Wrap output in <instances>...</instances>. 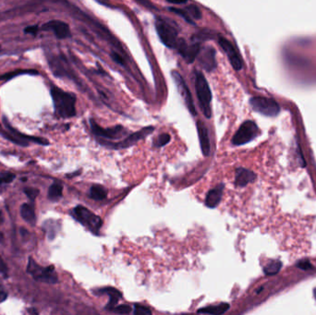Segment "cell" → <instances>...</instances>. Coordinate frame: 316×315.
Segmentation results:
<instances>
[{
    "mask_svg": "<svg viewBox=\"0 0 316 315\" xmlns=\"http://www.w3.org/2000/svg\"><path fill=\"white\" fill-rule=\"evenodd\" d=\"M50 94L56 115L62 119H70L75 117V95L65 92L56 86L51 87Z\"/></svg>",
    "mask_w": 316,
    "mask_h": 315,
    "instance_id": "obj_1",
    "label": "cell"
},
{
    "mask_svg": "<svg viewBox=\"0 0 316 315\" xmlns=\"http://www.w3.org/2000/svg\"><path fill=\"white\" fill-rule=\"evenodd\" d=\"M195 89L197 94V98L200 105L202 112L206 119H210L212 117V108H211V102H212V92L210 86L208 84V81L206 80L205 75L201 71L195 70Z\"/></svg>",
    "mask_w": 316,
    "mask_h": 315,
    "instance_id": "obj_2",
    "label": "cell"
},
{
    "mask_svg": "<svg viewBox=\"0 0 316 315\" xmlns=\"http://www.w3.org/2000/svg\"><path fill=\"white\" fill-rule=\"evenodd\" d=\"M71 215L75 218V220L85 226L87 230H90L93 234H100L101 227L103 225V220L100 216L81 205H78L73 208V210L71 211Z\"/></svg>",
    "mask_w": 316,
    "mask_h": 315,
    "instance_id": "obj_3",
    "label": "cell"
},
{
    "mask_svg": "<svg viewBox=\"0 0 316 315\" xmlns=\"http://www.w3.org/2000/svg\"><path fill=\"white\" fill-rule=\"evenodd\" d=\"M3 122H4V125H5L7 130H2L0 128V134L13 144L20 145V146H27L30 142H35V144H38V145H49V141L45 140L44 138L28 136L23 134V133H20V131H18L12 126L10 125L9 120H7L5 117L3 118Z\"/></svg>",
    "mask_w": 316,
    "mask_h": 315,
    "instance_id": "obj_4",
    "label": "cell"
},
{
    "mask_svg": "<svg viewBox=\"0 0 316 315\" xmlns=\"http://www.w3.org/2000/svg\"><path fill=\"white\" fill-rule=\"evenodd\" d=\"M155 130V128L149 126V127H146L143 129L132 133L131 135L128 136L124 140H121V141H110V140H104V139H101V138H97L98 142L101 145L105 146L108 149H112V150H121V149H126V148H129L131 147L133 145H136L138 141H140V140L145 139L146 137L148 135H150L151 133H153V131Z\"/></svg>",
    "mask_w": 316,
    "mask_h": 315,
    "instance_id": "obj_5",
    "label": "cell"
},
{
    "mask_svg": "<svg viewBox=\"0 0 316 315\" xmlns=\"http://www.w3.org/2000/svg\"><path fill=\"white\" fill-rule=\"evenodd\" d=\"M27 272L30 274L35 280L47 283V284H56L59 282L58 274L55 272V267L53 265L50 266H41L36 264L33 258H29Z\"/></svg>",
    "mask_w": 316,
    "mask_h": 315,
    "instance_id": "obj_6",
    "label": "cell"
},
{
    "mask_svg": "<svg viewBox=\"0 0 316 315\" xmlns=\"http://www.w3.org/2000/svg\"><path fill=\"white\" fill-rule=\"evenodd\" d=\"M155 26L161 43L168 48H175L179 41V33L175 27L161 19L156 20Z\"/></svg>",
    "mask_w": 316,
    "mask_h": 315,
    "instance_id": "obj_7",
    "label": "cell"
},
{
    "mask_svg": "<svg viewBox=\"0 0 316 315\" xmlns=\"http://www.w3.org/2000/svg\"><path fill=\"white\" fill-rule=\"evenodd\" d=\"M259 134L258 126L251 120H247L241 124L235 135L232 138V145L240 146L254 140Z\"/></svg>",
    "mask_w": 316,
    "mask_h": 315,
    "instance_id": "obj_8",
    "label": "cell"
},
{
    "mask_svg": "<svg viewBox=\"0 0 316 315\" xmlns=\"http://www.w3.org/2000/svg\"><path fill=\"white\" fill-rule=\"evenodd\" d=\"M90 126L92 132L96 138H101L104 140H121L127 134V130L123 126L117 125L111 128L104 129L98 125L94 120H90Z\"/></svg>",
    "mask_w": 316,
    "mask_h": 315,
    "instance_id": "obj_9",
    "label": "cell"
},
{
    "mask_svg": "<svg viewBox=\"0 0 316 315\" xmlns=\"http://www.w3.org/2000/svg\"><path fill=\"white\" fill-rule=\"evenodd\" d=\"M250 104L253 110L266 117H276L280 111L278 104L271 98L256 96L251 98Z\"/></svg>",
    "mask_w": 316,
    "mask_h": 315,
    "instance_id": "obj_10",
    "label": "cell"
},
{
    "mask_svg": "<svg viewBox=\"0 0 316 315\" xmlns=\"http://www.w3.org/2000/svg\"><path fill=\"white\" fill-rule=\"evenodd\" d=\"M171 74H172L173 80L175 81L176 85L178 87V89L180 91V93L184 99L187 108L191 112V115L197 116V111H196L195 105L193 103L192 95H191V91L187 85L185 80L182 78V76L176 70L172 71Z\"/></svg>",
    "mask_w": 316,
    "mask_h": 315,
    "instance_id": "obj_11",
    "label": "cell"
},
{
    "mask_svg": "<svg viewBox=\"0 0 316 315\" xmlns=\"http://www.w3.org/2000/svg\"><path fill=\"white\" fill-rule=\"evenodd\" d=\"M218 44L227 55L232 68L235 70H241L242 69L243 63H242L241 55L238 53V51L234 47V45H232L229 41L224 38V37L218 38Z\"/></svg>",
    "mask_w": 316,
    "mask_h": 315,
    "instance_id": "obj_12",
    "label": "cell"
},
{
    "mask_svg": "<svg viewBox=\"0 0 316 315\" xmlns=\"http://www.w3.org/2000/svg\"><path fill=\"white\" fill-rule=\"evenodd\" d=\"M175 48L178 49L180 55H181V56L189 64H191L195 60L196 58L198 56L200 51H201V46H200L199 44L188 45L186 43L185 40H183V39H179Z\"/></svg>",
    "mask_w": 316,
    "mask_h": 315,
    "instance_id": "obj_13",
    "label": "cell"
},
{
    "mask_svg": "<svg viewBox=\"0 0 316 315\" xmlns=\"http://www.w3.org/2000/svg\"><path fill=\"white\" fill-rule=\"evenodd\" d=\"M44 31H52L59 39H66L71 36L70 26L62 20H51L42 26Z\"/></svg>",
    "mask_w": 316,
    "mask_h": 315,
    "instance_id": "obj_14",
    "label": "cell"
},
{
    "mask_svg": "<svg viewBox=\"0 0 316 315\" xmlns=\"http://www.w3.org/2000/svg\"><path fill=\"white\" fill-rule=\"evenodd\" d=\"M94 293L96 295H107L109 297V301L105 307V310H112L114 307L118 305L119 300L122 298V293L121 291L112 287L97 289V290H94Z\"/></svg>",
    "mask_w": 316,
    "mask_h": 315,
    "instance_id": "obj_15",
    "label": "cell"
},
{
    "mask_svg": "<svg viewBox=\"0 0 316 315\" xmlns=\"http://www.w3.org/2000/svg\"><path fill=\"white\" fill-rule=\"evenodd\" d=\"M199 62L200 65L206 70V71H213L216 68V51L213 47H206V49L199 53Z\"/></svg>",
    "mask_w": 316,
    "mask_h": 315,
    "instance_id": "obj_16",
    "label": "cell"
},
{
    "mask_svg": "<svg viewBox=\"0 0 316 315\" xmlns=\"http://www.w3.org/2000/svg\"><path fill=\"white\" fill-rule=\"evenodd\" d=\"M196 126H197V132H198L202 153L205 156H209L211 154V145L208 130L205 125V123L200 120L197 122Z\"/></svg>",
    "mask_w": 316,
    "mask_h": 315,
    "instance_id": "obj_17",
    "label": "cell"
},
{
    "mask_svg": "<svg viewBox=\"0 0 316 315\" xmlns=\"http://www.w3.org/2000/svg\"><path fill=\"white\" fill-rule=\"evenodd\" d=\"M224 188H225V185L223 183H220L219 185L216 186L214 189H212L207 192L206 200H205L206 207L212 208V209L217 207V205L220 204L223 192H224Z\"/></svg>",
    "mask_w": 316,
    "mask_h": 315,
    "instance_id": "obj_18",
    "label": "cell"
},
{
    "mask_svg": "<svg viewBox=\"0 0 316 315\" xmlns=\"http://www.w3.org/2000/svg\"><path fill=\"white\" fill-rule=\"evenodd\" d=\"M256 180V175L252 171L244 167H238L235 176V184L238 187H245Z\"/></svg>",
    "mask_w": 316,
    "mask_h": 315,
    "instance_id": "obj_19",
    "label": "cell"
},
{
    "mask_svg": "<svg viewBox=\"0 0 316 315\" xmlns=\"http://www.w3.org/2000/svg\"><path fill=\"white\" fill-rule=\"evenodd\" d=\"M20 215L22 218L32 225H35L36 216H35V205L32 204H23L20 207Z\"/></svg>",
    "mask_w": 316,
    "mask_h": 315,
    "instance_id": "obj_20",
    "label": "cell"
},
{
    "mask_svg": "<svg viewBox=\"0 0 316 315\" xmlns=\"http://www.w3.org/2000/svg\"><path fill=\"white\" fill-rule=\"evenodd\" d=\"M229 307L231 306L228 303H220L218 305H211L202 308L200 310H198L197 312L198 313H207V314H223L229 310Z\"/></svg>",
    "mask_w": 316,
    "mask_h": 315,
    "instance_id": "obj_21",
    "label": "cell"
},
{
    "mask_svg": "<svg viewBox=\"0 0 316 315\" xmlns=\"http://www.w3.org/2000/svg\"><path fill=\"white\" fill-rule=\"evenodd\" d=\"M89 196H90L91 199H93V200H105L106 196H107V190H105L103 186L96 184V185H93L91 187Z\"/></svg>",
    "mask_w": 316,
    "mask_h": 315,
    "instance_id": "obj_22",
    "label": "cell"
},
{
    "mask_svg": "<svg viewBox=\"0 0 316 315\" xmlns=\"http://www.w3.org/2000/svg\"><path fill=\"white\" fill-rule=\"evenodd\" d=\"M62 193H63V186L59 182H55L49 188L48 198H49V200L56 202L62 197Z\"/></svg>",
    "mask_w": 316,
    "mask_h": 315,
    "instance_id": "obj_23",
    "label": "cell"
},
{
    "mask_svg": "<svg viewBox=\"0 0 316 315\" xmlns=\"http://www.w3.org/2000/svg\"><path fill=\"white\" fill-rule=\"evenodd\" d=\"M282 267V263L280 261L274 260L271 261L269 264L266 265V267L264 268L265 274L267 275H273L277 274L280 271Z\"/></svg>",
    "mask_w": 316,
    "mask_h": 315,
    "instance_id": "obj_24",
    "label": "cell"
},
{
    "mask_svg": "<svg viewBox=\"0 0 316 315\" xmlns=\"http://www.w3.org/2000/svg\"><path fill=\"white\" fill-rule=\"evenodd\" d=\"M22 74H38L37 71L35 70H15V71H11L9 73H6L4 75L0 76V80H9L17 76L22 75Z\"/></svg>",
    "mask_w": 316,
    "mask_h": 315,
    "instance_id": "obj_25",
    "label": "cell"
},
{
    "mask_svg": "<svg viewBox=\"0 0 316 315\" xmlns=\"http://www.w3.org/2000/svg\"><path fill=\"white\" fill-rule=\"evenodd\" d=\"M170 140L171 137L169 134L162 133L158 137H156L155 140H153V145H154V147L160 148V147H163V146H165L167 144H169Z\"/></svg>",
    "mask_w": 316,
    "mask_h": 315,
    "instance_id": "obj_26",
    "label": "cell"
},
{
    "mask_svg": "<svg viewBox=\"0 0 316 315\" xmlns=\"http://www.w3.org/2000/svg\"><path fill=\"white\" fill-rule=\"evenodd\" d=\"M185 10L188 12L189 16L191 17V20H200V19H202L201 10L197 6H188L187 8H185Z\"/></svg>",
    "mask_w": 316,
    "mask_h": 315,
    "instance_id": "obj_27",
    "label": "cell"
},
{
    "mask_svg": "<svg viewBox=\"0 0 316 315\" xmlns=\"http://www.w3.org/2000/svg\"><path fill=\"white\" fill-rule=\"evenodd\" d=\"M168 10L172 11V12H174L176 14H178V15L181 16L182 17L184 20L187 21V22H189V23H191V24H194V21L193 20H191V17L189 16L188 14V12L186 11L185 9H177V8H173V7H170V8H168Z\"/></svg>",
    "mask_w": 316,
    "mask_h": 315,
    "instance_id": "obj_28",
    "label": "cell"
},
{
    "mask_svg": "<svg viewBox=\"0 0 316 315\" xmlns=\"http://www.w3.org/2000/svg\"><path fill=\"white\" fill-rule=\"evenodd\" d=\"M133 313L135 315H151L152 314V310L146 306L140 305V304L137 303V304H134Z\"/></svg>",
    "mask_w": 316,
    "mask_h": 315,
    "instance_id": "obj_29",
    "label": "cell"
},
{
    "mask_svg": "<svg viewBox=\"0 0 316 315\" xmlns=\"http://www.w3.org/2000/svg\"><path fill=\"white\" fill-rule=\"evenodd\" d=\"M15 179V175L11 172L0 173V184H9Z\"/></svg>",
    "mask_w": 316,
    "mask_h": 315,
    "instance_id": "obj_30",
    "label": "cell"
},
{
    "mask_svg": "<svg viewBox=\"0 0 316 315\" xmlns=\"http://www.w3.org/2000/svg\"><path fill=\"white\" fill-rule=\"evenodd\" d=\"M131 310H132V308L131 306L123 304V305L116 306L111 311H113L115 313H119V314H127V313H130Z\"/></svg>",
    "mask_w": 316,
    "mask_h": 315,
    "instance_id": "obj_31",
    "label": "cell"
},
{
    "mask_svg": "<svg viewBox=\"0 0 316 315\" xmlns=\"http://www.w3.org/2000/svg\"><path fill=\"white\" fill-rule=\"evenodd\" d=\"M24 193L30 199L31 202L34 203L35 199H36V197L39 194V190L33 189V188H26V189H24Z\"/></svg>",
    "mask_w": 316,
    "mask_h": 315,
    "instance_id": "obj_32",
    "label": "cell"
},
{
    "mask_svg": "<svg viewBox=\"0 0 316 315\" xmlns=\"http://www.w3.org/2000/svg\"><path fill=\"white\" fill-rule=\"evenodd\" d=\"M297 267L300 268L301 270H309V269L311 268V263L308 260H301L300 262H298Z\"/></svg>",
    "mask_w": 316,
    "mask_h": 315,
    "instance_id": "obj_33",
    "label": "cell"
},
{
    "mask_svg": "<svg viewBox=\"0 0 316 315\" xmlns=\"http://www.w3.org/2000/svg\"><path fill=\"white\" fill-rule=\"evenodd\" d=\"M111 58H112V60L115 61L116 63H118V64H120V65H125L124 60L122 59V56H121V55H120L119 53H116V52L111 53Z\"/></svg>",
    "mask_w": 316,
    "mask_h": 315,
    "instance_id": "obj_34",
    "label": "cell"
},
{
    "mask_svg": "<svg viewBox=\"0 0 316 315\" xmlns=\"http://www.w3.org/2000/svg\"><path fill=\"white\" fill-rule=\"evenodd\" d=\"M134 1L137 2L138 4H140V5L146 7L147 9H149V10H154V9H156V7L153 5L149 0H134Z\"/></svg>",
    "mask_w": 316,
    "mask_h": 315,
    "instance_id": "obj_35",
    "label": "cell"
},
{
    "mask_svg": "<svg viewBox=\"0 0 316 315\" xmlns=\"http://www.w3.org/2000/svg\"><path fill=\"white\" fill-rule=\"evenodd\" d=\"M0 274L4 275L5 277H8V267L5 265L3 259L1 258V256H0Z\"/></svg>",
    "mask_w": 316,
    "mask_h": 315,
    "instance_id": "obj_36",
    "label": "cell"
},
{
    "mask_svg": "<svg viewBox=\"0 0 316 315\" xmlns=\"http://www.w3.org/2000/svg\"><path fill=\"white\" fill-rule=\"evenodd\" d=\"M24 33L25 34H29V35H35L38 33V26H28V27H26Z\"/></svg>",
    "mask_w": 316,
    "mask_h": 315,
    "instance_id": "obj_37",
    "label": "cell"
},
{
    "mask_svg": "<svg viewBox=\"0 0 316 315\" xmlns=\"http://www.w3.org/2000/svg\"><path fill=\"white\" fill-rule=\"evenodd\" d=\"M7 298H8V292H7L5 289L3 288V285L0 284V303L3 302V301H5Z\"/></svg>",
    "mask_w": 316,
    "mask_h": 315,
    "instance_id": "obj_38",
    "label": "cell"
},
{
    "mask_svg": "<svg viewBox=\"0 0 316 315\" xmlns=\"http://www.w3.org/2000/svg\"><path fill=\"white\" fill-rule=\"evenodd\" d=\"M166 1L172 4H184L187 2V0H166Z\"/></svg>",
    "mask_w": 316,
    "mask_h": 315,
    "instance_id": "obj_39",
    "label": "cell"
},
{
    "mask_svg": "<svg viewBox=\"0 0 316 315\" xmlns=\"http://www.w3.org/2000/svg\"><path fill=\"white\" fill-rule=\"evenodd\" d=\"M3 220H4V216H3V214H2V212L0 211V225L3 223Z\"/></svg>",
    "mask_w": 316,
    "mask_h": 315,
    "instance_id": "obj_40",
    "label": "cell"
},
{
    "mask_svg": "<svg viewBox=\"0 0 316 315\" xmlns=\"http://www.w3.org/2000/svg\"><path fill=\"white\" fill-rule=\"evenodd\" d=\"M314 297H315V299H316V290H314Z\"/></svg>",
    "mask_w": 316,
    "mask_h": 315,
    "instance_id": "obj_41",
    "label": "cell"
},
{
    "mask_svg": "<svg viewBox=\"0 0 316 315\" xmlns=\"http://www.w3.org/2000/svg\"><path fill=\"white\" fill-rule=\"evenodd\" d=\"M0 49H1V47H0Z\"/></svg>",
    "mask_w": 316,
    "mask_h": 315,
    "instance_id": "obj_42",
    "label": "cell"
}]
</instances>
